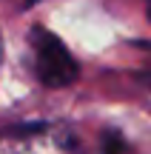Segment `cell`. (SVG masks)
Instances as JSON below:
<instances>
[{"label":"cell","mask_w":151,"mask_h":154,"mask_svg":"<svg viewBox=\"0 0 151 154\" xmlns=\"http://www.w3.org/2000/svg\"><path fill=\"white\" fill-rule=\"evenodd\" d=\"M0 154H80V149L57 128H20L0 134Z\"/></svg>","instance_id":"cell-2"},{"label":"cell","mask_w":151,"mask_h":154,"mask_svg":"<svg viewBox=\"0 0 151 154\" xmlns=\"http://www.w3.org/2000/svg\"><path fill=\"white\" fill-rule=\"evenodd\" d=\"M32 51H34V72L40 83L49 88H63L71 86L77 80L80 69L74 63L71 51L63 46L57 34L46 32V29H34L32 32Z\"/></svg>","instance_id":"cell-1"}]
</instances>
